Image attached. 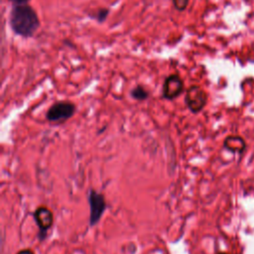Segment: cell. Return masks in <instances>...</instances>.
I'll use <instances>...</instances> for the list:
<instances>
[{
    "label": "cell",
    "instance_id": "30bf717a",
    "mask_svg": "<svg viewBox=\"0 0 254 254\" xmlns=\"http://www.w3.org/2000/svg\"><path fill=\"white\" fill-rule=\"evenodd\" d=\"M9 1L14 3V5H23V4H27L30 0H9Z\"/></svg>",
    "mask_w": 254,
    "mask_h": 254
},
{
    "label": "cell",
    "instance_id": "7c38bea8",
    "mask_svg": "<svg viewBox=\"0 0 254 254\" xmlns=\"http://www.w3.org/2000/svg\"><path fill=\"white\" fill-rule=\"evenodd\" d=\"M218 254H226V253H224V252H220V253H218Z\"/></svg>",
    "mask_w": 254,
    "mask_h": 254
},
{
    "label": "cell",
    "instance_id": "6da1fadb",
    "mask_svg": "<svg viewBox=\"0 0 254 254\" xmlns=\"http://www.w3.org/2000/svg\"><path fill=\"white\" fill-rule=\"evenodd\" d=\"M9 25L16 35L30 38L39 29L40 20L36 11L30 5H14L10 12Z\"/></svg>",
    "mask_w": 254,
    "mask_h": 254
},
{
    "label": "cell",
    "instance_id": "8992f818",
    "mask_svg": "<svg viewBox=\"0 0 254 254\" xmlns=\"http://www.w3.org/2000/svg\"><path fill=\"white\" fill-rule=\"evenodd\" d=\"M184 92V82L178 75H170L163 84L162 97L165 100L173 101L179 98Z\"/></svg>",
    "mask_w": 254,
    "mask_h": 254
},
{
    "label": "cell",
    "instance_id": "5b68a950",
    "mask_svg": "<svg viewBox=\"0 0 254 254\" xmlns=\"http://www.w3.org/2000/svg\"><path fill=\"white\" fill-rule=\"evenodd\" d=\"M207 102L205 92L199 86H193L188 89L185 96V103L193 113H199L203 109Z\"/></svg>",
    "mask_w": 254,
    "mask_h": 254
},
{
    "label": "cell",
    "instance_id": "9c48e42d",
    "mask_svg": "<svg viewBox=\"0 0 254 254\" xmlns=\"http://www.w3.org/2000/svg\"><path fill=\"white\" fill-rule=\"evenodd\" d=\"M108 14H109V10L107 8H101L96 13V19L98 20L99 23H103L106 20Z\"/></svg>",
    "mask_w": 254,
    "mask_h": 254
},
{
    "label": "cell",
    "instance_id": "8fae6325",
    "mask_svg": "<svg viewBox=\"0 0 254 254\" xmlns=\"http://www.w3.org/2000/svg\"><path fill=\"white\" fill-rule=\"evenodd\" d=\"M16 254H35L34 250L31 248H25V249H21L19 250Z\"/></svg>",
    "mask_w": 254,
    "mask_h": 254
},
{
    "label": "cell",
    "instance_id": "277c9868",
    "mask_svg": "<svg viewBox=\"0 0 254 254\" xmlns=\"http://www.w3.org/2000/svg\"><path fill=\"white\" fill-rule=\"evenodd\" d=\"M33 217L39 229L38 238L40 241H44L48 236V231L54 224V214L49 207L40 205L33 212Z\"/></svg>",
    "mask_w": 254,
    "mask_h": 254
},
{
    "label": "cell",
    "instance_id": "52a82bcc",
    "mask_svg": "<svg viewBox=\"0 0 254 254\" xmlns=\"http://www.w3.org/2000/svg\"><path fill=\"white\" fill-rule=\"evenodd\" d=\"M130 96L133 100L137 101V102H144L146 100L149 99L150 97V93L142 86H136L135 88H133L130 92Z\"/></svg>",
    "mask_w": 254,
    "mask_h": 254
},
{
    "label": "cell",
    "instance_id": "7a4b0ae2",
    "mask_svg": "<svg viewBox=\"0 0 254 254\" xmlns=\"http://www.w3.org/2000/svg\"><path fill=\"white\" fill-rule=\"evenodd\" d=\"M77 111L74 102L68 101H60L53 103L46 113V118L54 124H63L72 118Z\"/></svg>",
    "mask_w": 254,
    "mask_h": 254
},
{
    "label": "cell",
    "instance_id": "ba28073f",
    "mask_svg": "<svg viewBox=\"0 0 254 254\" xmlns=\"http://www.w3.org/2000/svg\"><path fill=\"white\" fill-rule=\"evenodd\" d=\"M173 6L178 11H184L189 5L190 0H172Z\"/></svg>",
    "mask_w": 254,
    "mask_h": 254
},
{
    "label": "cell",
    "instance_id": "3957f363",
    "mask_svg": "<svg viewBox=\"0 0 254 254\" xmlns=\"http://www.w3.org/2000/svg\"><path fill=\"white\" fill-rule=\"evenodd\" d=\"M88 202L90 205V226L97 225L102 219L104 211L106 210L107 203L104 195L99 193L95 189H90L88 192Z\"/></svg>",
    "mask_w": 254,
    "mask_h": 254
}]
</instances>
